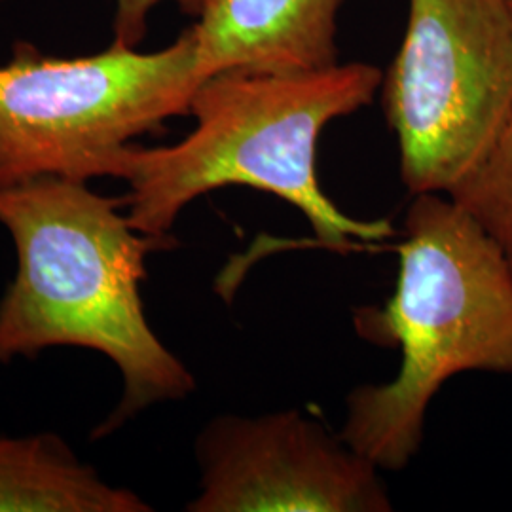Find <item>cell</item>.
<instances>
[{"label": "cell", "mask_w": 512, "mask_h": 512, "mask_svg": "<svg viewBox=\"0 0 512 512\" xmlns=\"http://www.w3.org/2000/svg\"><path fill=\"white\" fill-rule=\"evenodd\" d=\"M122 207V198L65 177L0 186V224L18 255L0 300V361L54 346L109 357L124 389L93 439L196 389L192 372L150 327L141 298L148 255L177 241L139 232Z\"/></svg>", "instance_id": "cell-1"}, {"label": "cell", "mask_w": 512, "mask_h": 512, "mask_svg": "<svg viewBox=\"0 0 512 512\" xmlns=\"http://www.w3.org/2000/svg\"><path fill=\"white\" fill-rule=\"evenodd\" d=\"M384 74L370 63H336L302 73L224 71L203 80L190 103L196 126L167 147L122 148L110 177L128 184L129 222L171 236L184 209L226 186L277 196L338 253L395 234L391 222L351 219L317 179V145L330 122L368 107Z\"/></svg>", "instance_id": "cell-2"}, {"label": "cell", "mask_w": 512, "mask_h": 512, "mask_svg": "<svg viewBox=\"0 0 512 512\" xmlns=\"http://www.w3.org/2000/svg\"><path fill=\"white\" fill-rule=\"evenodd\" d=\"M399 277L384 306L353 313L357 334L401 351L387 384L355 387L340 439L382 471L420 450L429 404L461 372H512V266L446 194H418L397 245Z\"/></svg>", "instance_id": "cell-3"}, {"label": "cell", "mask_w": 512, "mask_h": 512, "mask_svg": "<svg viewBox=\"0 0 512 512\" xmlns=\"http://www.w3.org/2000/svg\"><path fill=\"white\" fill-rule=\"evenodd\" d=\"M202 82L194 27L158 52L112 44L63 59L19 46L0 65V186L110 177L133 139L190 114Z\"/></svg>", "instance_id": "cell-4"}, {"label": "cell", "mask_w": 512, "mask_h": 512, "mask_svg": "<svg viewBox=\"0 0 512 512\" xmlns=\"http://www.w3.org/2000/svg\"><path fill=\"white\" fill-rule=\"evenodd\" d=\"M380 90L406 190L448 194L511 120V0H408Z\"/></svg>", "instance_id": "cell-5"}, {"label": "cell", "mask_w": 512, "mask_h": 512, "mask_svg": "<svg viewBox=\"0 0 512 512\" xmlns=\"http://www.w3.org/2000/svg\"><path fill=\"white\" fill-rule=\"evenodd\" d=\"M190 512L393 511L380 467L300 410L217 416L196 440Z\"/></svg>", "instance_id": "cell-6"}, {"label": "cell", "mask_w": 512, "mask_h": 512, "mask_svg": "<svg viewBox=\"0 0 512 512\" xmlns=\"http://www.w3.org/2000/svg\"><path fill=\"white\" fill-rule=\"evenodd\" d=\"M344 0H209L192 25L203 80L224 71L302 73L338 61Z\"/></svg>", "instance_id": "cell-7"}, {"label": "cell", "mask_w": 512, "mask_h": 512, "mask_svg": "<svg viewBox=\"0 0 512 512\" xmlns=\"http://www.w3.org/2000/svg\"><path fill=\"white\" fill-rule=\"evenodd\" d=\"M128 488L105 482L54 433L0 435V512H148Z\"/></svg>", "instance_id": "cell-8"}, {"label": "cell", "mask_w": 512, "mask_h": 512, "mask_svg": "<svg viewBox=\"0 0 512 512\" xmlns=\"http://www.w3.org/2000/svg\"><path fill=\"white\" fill-rule=\"evenodd\" d=\"M446 196L478 222L512 266V116L484 160Z\"/></svg>", "instance_id": "cell-9"}, {"label": "cell", "mask_w": 512, "mask_h": 512, "mask_svg": "<svg viewBox=\"0 0 512 512\" xmlns=\"http://www.w3.org/2000/svg\"><path fill=\"white\" fill-rule=\"evenodd\" d=\"M167 0H114V40L112 44L137 48V44L147 35L148 14ZM183 8L186 14L196 18L202 16L209 0H173Z\"/></svg>", "instance_id": "cell-10"}, {"label": "cell", "mask_w": 512, "mask_h": 512, "mask_svg": "<svg viewBox=\"0 0 512 512\" xmlns=\"http://www.w3.org/2000/svg\"><path fill=\"white\" fill-rule=\"evenodd\" d=\"M511 4H512V0H511Z\"/></svg>", "instance_id": "cell-11"}]
</instances>
